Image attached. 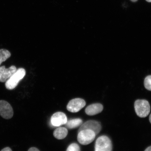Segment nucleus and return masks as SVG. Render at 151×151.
Masks as SVG:
<instances>
[{"mask_svg":"<svg viewBox=\"0 0 151 151\" xmlns=\"http://www.w3.org/2000/svg\"><path fill=\"white\" fill-rule=\"evenodd\" d=\"M26 75L25 69L20 68L17 70L5 83V87L7 89L12 90L18 86L19 83L24 78Z\"/></svg>","mask_w":151,"mask_h":151,"instance_id":"nucleus-1","label":"nucleus"},{"mask_svg":"<svg viewBox=\"0 0 151 151\" xmlns=\"http://www.w3.org/2000/svg\"><path fill=\"white\" fill-rule=\"evenodd\" d=\"M135 112L140 118H145L148 116L150 111V106L148 101L145 99H138L134 103Z\"/></svg>","mask_w":151,"mask_h":151,"instance_id":"nucleus-2","label":"nucleus"},{"mask_svg":"<svg viewBox=\"0 0 151 151\" xmlns=\"http://www.w3.org/2000/svg\"><path fill=\"white\" fill-rule=\"evenodd\" d=\"M112 142L106 135L99 137L96 141L94 151H112Z\"/></svg>","mask_w":151,"mask_h":151,"instance_id":"nucleus-3","label":"nucleus"},{"mask_svg":"<svg viewBox=\"0 0 151 151\" xmlns=\"http://www.w3.org/2000/svg\"><path fill=\"white\" fill-rule=\"evenodd\" d=\"M96 136L95 133L91 130H82L78 132L77 140L81 145H88L94 141Z\"/></svg>","mask_w":151,"mask_h":151,"instance_id":"nucleus-4","label":"nucleus"},{"mask_svg":"<svg viewBox=\"0 0 151 151\" xmlns=\"http://www.w3.org/2000/svg\"><path fill=\"white\" fill-rule=\"evenodd\" d=\"M86 105V101L84 99L77 98L70 101L67 105V110L72 113L78 112Z\"/></svg>","mask_w":151,"mask_h":151,"instance_id":"nucleus-5","label":"nucleus"},{"mask_svg":"<svg viewBox=\"0 0 151 151\" xmlns=\"http://www.w3.org/2000/svg\"><path fill=\"white\" fill-rule=\"evenodd\" d=\"M14 111L10 104L5 101H0V116L6 119L12 117Z\"/></svg>","mask_w":151,"mask_h":151,"instance_id":"nucleus-6","label":"nucleus"},{"mask_svg":"<svg viewBox=\"0 0 151 151\" xmlns=\"http://www.w3.org/2000/svg\"><path fill=\"white\" fill-rule=\"evenodd\" d=\"M101 129V123L95 120H88L81 125L79 128L78 132L84 129H90L93 131L96 135L99 134Z\"/></svg>","mask_w":151,"mask_h":151,"instance_id":"nucleus-7","label":"nucleus"},{"mask_svg":"<svg viewBox=\"0 0 151 151\" xmlns=\"http://www.w3.org/2000/svg\"><path fill=\"white\" fill-rule=\"evenodd\" d=\"M67 122V116L65 113L62 112L55 113L50 119L51 123L55 127H58L65 124Z\"/></svg>","mask_w":151,"mask_h":151,"instance_id":"nucleus-8","label":"nucleus"},{"mask_svg":"<svg viewBox=\"0 0 151 151\" xmlns=\"http://www.w3.org/2000/svg\"><path fill=\"white\" fill-rule=\"evenodd\" d=\"M17 70L16 67L14 65L11 66L7 69L6 68L5 66L0 67V82H6Z\"/></svg>","mask_w":151,"mask_h":151,"instance_id":"nucleus-9","label":"nucleus"},{"mask_svg":"<svg viewBox=\"0 0 151 151\" xmlns=\"http://www.w3.org/2000/svg\"><path fill=\"white\" fill-rule=\"evenodd\" d=\"M103 106L100 103L92 104L86 107L85 112L88 116H92L99 114L103 111Z\"/></svg>","mask_w":151,"mask_h":151,"instance_id":"nucleus-10","label":"nucleus"},{"mask_svg":"<svg viewBox=\"0 0 151 151\" xmlns=\"http://www.w3.org/2000/svg\"><path fill=\"white\" fill-rule=\"evenodd\" d=\"M68 133L67 128L61 127L57 128L54 132L53 135L56 139H62L67 137Z\"/></svg>","mask_w":151,"mask_h":151,"instance_id":"nucleus-11","label":"nucleus"},{"mask_svg":"<svg viewBox=\"0 0 151 151\" xmlns=\"http://www.w3.org/2000/svg\"><path fill=\"white\" fill-rule=\"evenodd\" d=\"M82 124V120L80 118H77L67 120L65 125L66 128L69 129H73L78 127Z\"/></svg>","mask_w":151,"mask_h":151,"instance_id":"nucleus-12","label":"nucleus"},{"mask_svg":"<svg viewBox=\"0 0 151 151\" xmlns=\"http://www.w3.org/2000/svg\"><path fill=\"white\" fill-rule=\"evenodd\" d=\"M11 56V53L9 50L5 49H0V65L2 62L10 57Z\"/></svg>","mask_w":151,"mask_h":151,"instance_id":"nucleus-13","label":"nucleus"},{"mask_svg":"<svg viewBox=\"0 0 151 151\" xmlns=\"http://www.w3.org/2000/svg\"><path fill=\"white\" fill-rule=\"evenodd\" d=\"M144 86L147 90L151 91V75L147 76L145 78Z\"/></svg>","mask_w":151,"mask_h":151,"instance_id":"nucleus-14","label":"nucleus"},{"mask_svg":"<svg viewBox=\"0 0 151 151\" xmlns=\"http://www.w3.org/2000/svg\"><path fill=\"white\" fill-rule=\"evenodd\" d=\"M66 151H81L80 146L77 143H73L68 147Z\"/></svg>","mask_w":151,"mask_h":151,"instance_id":"nucleus-15","label":"nucleus"},{"mask_svg":"<svg viewBox=\"0 0 151 151\" xmlns=\"http://www.w3.org/2000/svg\"><path fill=\"white\" fill-rule=\"evenodd\" d=\"M28 151H40L38 149L35 148V147H32L30 148Z\"/></svg>","mask_w":151,"mask_h":151,"instance_id":"nucleus-16","label":"nucleus"},{"mask_svg":"<svg viewBox=\"0 0 151 151\" xmlns=\"http://www.w3.org/2000/svg\"><path fill=\"white\" fill-rule=\"evenodd\" d=\"M1 151H12V150L10 148H9V147H7L3 149Z\"/></svg>","mask_w":151,"mask_h":151,"instance_id":"nucleus-17","label":"nucleus"},{"mask_svg":"<svg viewBox=\"0 0 151 151\" xmlns=\"http://www.w3.org/2000/svg\"><path fill=\"white\" fill-rule=\"evenodd\" d=\"M145 151H151V146L148 147Z\"/></svg>","mask_w":151,"mask_h":151,"instance_id":"nucleus-18","label":"nucleus"},{"mask_svg":"<svg viewBox=\"0 0 151 151\" xmlns=\"http://www.w3.org/2000/svg\"><path fill=\"white\" fill-rule=\"evenodd\" d=\"M149 120H150V122L151 124V114L150 115V117H149Z\"/></svg>","mask_w":151,"mask_h":151,"instance_id":"nucleus-19","label":"nucleus"},{"mask_svg":"<svg viewBox=\"0 0 151 151\" xmlns=\"http://www.w3.org/2000/svg\"><path fill=\"white\" fill-rule=\"evenodd\" d=\"M131 1L133 2H136L138 1V0H131Z\"/></svg>","mask_w":151,"mask_h":151,"instance_id":"nucleus-20","label":"nucleus"},{"mask_svg":"<svg viewBox=\"0 0 151 151\" xmlns=\"http://www.w3.org/2000/svg\"><path fill=\"white\" fill-rule=\"evenodd\" d=\"M146 1H148V2H151V0H146Z\"/></svg>","mask_w":151,"mask_h":151,"instance_id":"nucleus-21","label":"nucleus"}]
</instances>
